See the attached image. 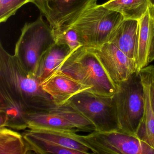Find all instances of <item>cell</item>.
Here are the masks:
<instances>
[{
  "mask_svg": "<svg viewBox=\"0 0 154 154\" xmlns=\"http://www.w3.org/2000/svg\"><path fill=\"white\" fill-rule=\"evenodd\" d=\"M154 61V35L152 39L151 45L149 48L148 55L149 63H151Z\"/></svg>",
  "mask_w": 154,
  "mask_h": 154,
  "instance_id": "24",
  "label": "cell"
},
{
  "mask_svg": "<svg viewBox=\"0 0 154 154\" xmlns=\"http://www.w3.org/2000/svg\"><path fill=\"white\" fill-rule=\"evenodd\" d=\"M146 67L147 70L149 79L150 102L154 113V66H147Z\"/></svg>",
  "mask_w": 154,
  "mask_h": 154,
  "instance_id": "23",
  "label": "cell"
},
{
  "mask_svg": "<svg viewBox=\"0 0 154 154\" xmlns=\"http://www.w3.org/2000/svg\"><path fill=\"white\" fill-rule=\"evenodd\" d=\"M69 101L100 131H119L113 96L98 95L85 91L73 96Z\"/></svg>",
  "mask_w": 154,
  "mask_h": 154,
  "instance_id": "6",
  "label": "cell"
},
{
  "mask_svg": "<svg viewBox=\"0 0 154 154\" xmlns=\"http://www.w3.org/2000/svg\"><path fill=\"white\" fill-rule=\"evenodd\" d=\"M26 111L7 91L0 89V127L16 130L28 128Z\"/></svg>",
  "mask_w": 154,
  "mask_h": 154,
  "instance_id": "14",
  "label": "cell"
},
{
  "mask_svg": "<svg viewBox=\"0 0 154 154\" xmlns=\"http://www.w3.org/2000/svg\"><path fill=\"white\" fill-rule=\"evenodd\" d=\"M25 131L34 137L52 142L63 147L89 154L91 151L77 131L47 128H32ZM92 152V151H91Z\"/></svg>",
  "mask_w": 154,
  "mask_h": 154,
  "instance_id": "12",
  "label": "cell"
},
{
  "mask_svg": "<svg viewBox=\"0 0 154 154\" xmlns=\"http://www.w3.org/2000/svg\"><path fill=\"white\" fill-rule=\"evenodd\" d=\"M150 6V10L154 13V0H148Z\"/></svg>",
  "mask_w": 154,
  "mask_h": 154,
  "instance_id": "25",
  "label": "cell"
},
{
  "mask_svg": "<svg viewBox=\"0 0 154 154\" xmlns=\"http://www.w3.org/2000/svg\"><path fill=\"white\" fill-rule=\"evenodd\" d=\"M55 43L53 28L41 16L34 22L25 24L16 44L15 55L29 72L35 75L41 56Z\"/></svg>",
  "mask_w": 154,
  "mask_h": 154,
  "instance_id": "5",
  "label": "cell"
},
{
  "mask_svg": "<svg viewBox=\"0 0 154 154\" xmlns=\"http://www.w3.org/2000/svg\"><path fill=\"white\" fill-rule=\"evenodd\" d=\"M113 97L120 131L136 136L145 109L144 86L140 73L134 72L117 85Z\"/></svg>",
  "mask_w": 154,
  "mask_h": 154,
  "instance_id": "3",
  "label": "cell"
},
{
  "mask_svg": "<svg viewBox=\"0 0 154 154\" xmlns=\"http://www.w3.org/2000/svg\"><path fill=\"white\" fill-rule=\"evenodd\" d=\"M139 29V20L124 19L111 34L108 42L114 45L135 62Z\"/></svg>",
  "mask_w": 154,
  "mask_h": 154,
  "instance_id": "13",
  "label": "cell"
},
{
  "mask_svg": "<svg viewBox=\"0 0 154 154\" xmlns=\"http://www.w3.org/2000/svg\"><path fill=\"white\" fill-rule=\"evenodd\" d=\"M26 146L27 154H82L81 152L63 147L52 142L34 137L24 131L22 134Z\"/></svg>",
  "mask_w": 154,
  "mask_h": 154,
  "instance_id": "19",
  "label": "cell"
},
{
  "mask_svg": "<svg viewBox=\"0 0 154 154\" xmlns=\"http://www.w3.org/2000/svg\"><path fill=\"white\" fill-rule=\"evenodd\" d=\"M0 89L7 91L26 112L47 109L56 105L36 75L29 72L15 54L8 53L1 44Z\"/></svg>",
  "mask_w": 154,
  "mask_h": 154,
  "instance_id": "1",
  "label": "cell"
},
{
  "mask_svg": "<svg viewBox=\"0 0 154 154\" xmlns=\"http://www.w3.org/2000/svg\"><path fill=\"white\" fill-rule=\"evenodd\" d=\"M97 0H31L51 27L67 26L87 10L96 6Z\"/></svg>",
  "mask_w": 154,
  "mask_h": 154,
  "instance_id": "9",
  "label": "cell"
},
{
  "mask_svg": "<svg viewBox=\"0 0 154 154\" xmlns=\"http://www.w3.org/2000/svg\"><path fill=\"white\" fill-rule=\"evenodd\" d=\"M103 6L120 13L125 20H139L150 8L148 0H109Z\"/></svg>",
  "mask_w": 154,
  "mask_h": 154,
  "instance_id": "18",
  "label": "cell"
},
{
  "mask_svg": "<svg viewBox=\"0 0 154 154\" xmlns=\"http://www.w3.org/2000/svg\"><path fill=\"white\" fill-rule=\"evenodd\" d=\"M71 53L68 46L56 43L42 54L35 72L36 76L40 84L47 77L58 70L59 66Z\"/></svg>",
  "mask_w": 154,
  "mask_h": 154,
  "instance_id": "16",
  "label": "cell"
},
{
  "mask_svg": "<svg viewBox=\"0 0 154 154\" xmlns=\"http://www.w3.org/2000/svg\"><path fill=\"white\" fill-rule=\"evenodd\" d=\"M136 62L137 73L147 66L149 48L154 35V13L150 8L140 20Z\"/></svg>",
  "mask_w": 154,
  "mask_h": 154,
  "instance_id": "15",
  "label": "cell"
},
{
  "mask_svg": "<svg viewBox=\"0 0 154 154\" xmlns=\"http://www.w3.org/2000/svg\"><path fill=\"white\" fill-rule=\"evenodd\" d=\"M31 0H0V22H5Z\"/></svg>",
  "mask_w": 154,
  "mask_h": 154,
  "instance_id": "22",
  "label": "cell"
},
{
  "mask_svg": "<svg viewBox=\"0 0 154 154\" xmlns=\"http://www.w3.org/2000/svg\"><path fill=\"white\" fill-rule=\"evenodd\" d=\"M53 32L56 43L66 45L72 52L82 46L77 32L70 26L54 29Z\"/></svg>",
  "mask_w": 154,
  "mask_h": 154,
  "instance_id": "21",
  "label": "cell"
},
{
  "mask_svg": "<svg viewBox=\"0 0 154 154\" xmlns=\"http://www.w3.org/2000/svg\"><path fill=\"white\" fill-rule=\"evenodd\" d=\"M139 73L144 86L145 109L136 136L154 149V113L150 102L149 79L146 66L141 69Z\"/></svg>",
  "mask_w": 154,
  "mask_h": 154,
  "instance_id": "17",
  "label": "cell"
},
{
  "mask_svg": "<svg viewBox=\"0 0 154 154\" xmlns=\"http://www.w3.org/2000/svg\"><path fill=\"white\" fill-rule=\"evenodd\" d=\"M58 70L91 87L93 93L112 96L117 90V85L90 48L81 46L72 52Z\"/></svg>",
  "mask_w": 154,
  "mask_h": 154,
  "instance_id": "2",
  "label": "cell"
},
{
  "mask_svg": "<svg viewBox=\"0 0 154 154\" xmlns=\"http://www.w3.org/2000/svg\"><path fill=\"white\" fill-rule=\"evenodd\" d=\"M28 128H47L91 132L95 126L68 101L63 105L39 111L26 112Z\"/></svg>",
  "mask_w": 154,
  "mask_h": 154,
  "instance_id": "7",
  "label": "cell"
},
{
  "mask_svg": "<svg viewBox=\"0 0 154 154\" xmlns=\"http://www.w3.org/2000/svg\"><path fill=\"white\" fill-rule=\"evenodd\" d=\"M40 84L57 105H63L75 94L91 89L60 70L54 72Z\"/></svg>",
  "mask_w": 154,
  "mask_h": 154,
  "instance_id": "11",
  "label": "cell"
},
{
  "mask_svg": "<svg viewBox=\"0 0 154 154\" xmlns=\"http://www.w3.org/2000/svg\"><path fill=\"white\" fill-rule=\"evenodd\" d=\"M91 49L116 85L136 72L135 61L112 43L107 42L98 48Z\"/></svg>",
  "mask_w": 154,
  "mask_h": 154,
  "instance_id": "10",
  "label": "cell"
},
{
  "mask_svg": "<svg viewBox=\"0 0 154 154\" xmlns=\"http://www.w3.org/2000/svg\"><path fill=\"white\" fill-rule=\"evenodd\" d=\"M81 137L94 154H154V149L147 143L120 131H94Z\"/></svg>",
  "mask_w": 154,
  "mask_h": 154,
  "instance_id": "8",
  "label": "cell"
},
{
  "mask_svg": "<svg viewBox=\"0 0 154 154\" xmlns=\"http://www.w3.org/2000/svg\"><path fill=\"white\" fill-rule=\"evenodd\" d=\"M124 20L119 12L96 5L85 11L70 26L78 34L82 46L97 48L109 41L111 34Z\"/></svg>",
  "mask_w": 154,
  "mask_h": 154,
  "instance_id": "4",
  "label": "cell"
},
{
  "mask_svg": "<svg viewBox=\"0 0 154 154\" xmlns=\"http://www.w3.org/2000/svg\"><path fill=\"white\" fill-rule=\"evenodd\" d=\"M27 154L23 135L7 127H0V154Z\"/></svg>",
  "mask_w": 154,
  "mask_h": 154,
  "instance_id": "20",
  "label": "cell"
}]
</instances>
